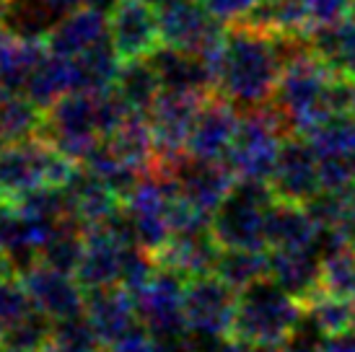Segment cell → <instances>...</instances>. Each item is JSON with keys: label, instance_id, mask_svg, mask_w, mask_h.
<instances>
[{"label": "cell", "instance_id": "obj_51", "mask_svg": "<svg viewBox=\"0 0 355 352\" xmlns=\"http://www.w3.org/2000/svg\"><path fill=\"white\" fill-rule=\"evenodd\" d=\"M42 352H68V350H62V347H58V344H52V342H50Z\"/></svg>", "mask_w": 355, "mask_h": 352}, {"label": "cell", "instance_id": "obj_31", "mask_svg": "<svg viewBox=\"0 0 355 352\" xmlns=\"http://www.w3.org/2000/svg\"><path fill=\"white\" fill-rule=\"evenodd\" d=\"M70 91H73V83H70L68 58L47 52V58L31 73L29 83L24 88V96H29L40 109H50L58 98H62Z\"/></svg>", "mask_w": 355, "mask_h": 352}, {"label": "cell", "instance_id": "obj_1", "mask_svg": "<svg viewBox=\"0 0 355 352\" xmlns=\"http://www.w3.org/2000/svg\"><path fill=\"white\" fill-rule=\"evenodd\" d=\"M283 68L275 34L234 24L216 58V91L241 112L265 107L275 96Z\"/></svg>", "mask_w": 355, "mask_h": 352}, {"label": "cell", "instance_id": "obj_25", "mask_svg": "<svg viewBox=\"0 0 355 352\" xmlns=\"http://www.w3.org/2000/svg\"><path fill=\"white\" fill-rule=\"evenodd\" d=\"M114 91L125 98L132 114H148L150 107L164 91V83L158 78L150 58L122 60L114 78Z\"/></svg>", "mask_w": 355, "mask_h": 352}, {"label": "cell", "instance_id": "obj_42", "mask_svg": "<svg viewBox=\"0 0 355 352\" xmlns=\"http://www.w3.org/2000/svg\"><path fill=\"white\" fill-rule=\"evenodd\" d=\"M353 13V0H306V16H309V29L335 24Z\"/></svg>", "mask_w": 355, "mask_h": 352}, {"label": "cell", "instance_id": "obj_19", "mask_svg": "<svg viewBox=\"0 0 355 352\" xmlns=\"http://www.w3.org/2000/svg\"><path fill=\"white\" fill-rule=\"evenodd\" d=\"M65 192H68L70 215L76 218L78 223L86 225V228L104 225L107 220L117 215L122 205H125V200L117 192H112L99 176L91 174L83 164H78L76 174L70 176V182L65 184Z\"/></svg>", "mask_w": 355, "mask_h": 352}, {"label": "cell", "instance_id": "obj_26", "mask_svg": "<svg viewBox=\"0 0 355 352\" xmlns=\"http://www.w3.org/2000/svg\"><path fill=\"white\" fill-rule=\"evenodd\" d=\"M104 143L114 156H119L125 164L140 168V171H150L158 161L156 137H153L148 114H130Z\"/></svg>", "mask_w": 355, "mask_h": 352}, {"label": "cell", "instance_id": "obj_46", "mask_svg": "<svg viewBox=\"0 0 355 352\" xmlns=\"http://www.w3.org/2000/svg\"><path fill=\"white\" fill-rule=\"evenodd\" d=\"M10 220V205L0 200V241H3V234H6V225Z\"/></svg>", "mask_w": 355, "mask_h": 352}, {"label": "cell", "instance_id": "obj_27", "mask_svg": "<svg viewBox=\"0 0 355 352\" xmlns=\"http://www.w3.org/2000/svg\"><path fill=\"white\" fill-rule=\"evenodd\" d=\"M119 62L122 60H119L117 49L112 44V37L104 39L101 44H96V47L76 55V58H68L73 91H104V88H112L114 78H117Z\"/></svg>", "mask_w": 355, "mask_h": 352}, {"label": "cell", "instance_id": "obj_33", "mask_svg": "<svg viewBox=\"0 0 355 352\" xmlns=\"http://www.w3.org/2000/svg\"><path fill=\"white\" fill-rule=\"evenodd\" d=\"M314 150L322 156H353L355 153V112L332 114L306 132Z\"/></svg>", "mask_w": 355, "mask_h": 352}, {"label": "cell", "instance_id": "obj_17", "mask_svg": "<svg viewBox=\"0 0 355 352\" xmlns=\"http://www.w3.org/2000/svg\"><path fill=\"white\" fill-rule=\"evenodd\" d=\"M83 313H86V319L94 326V332H96V337L101 340L104 347L114 344L125 334H130L132 329L140 326L135 301H132L128 288H122V285L86 290Z\"/></svg>", "mask_w": 355, "mask_h": 352}, {"label": "cell", "instance_id": "obj_21", "mask_svg": "<svg viewBox=\"0 0 355 352\" xmlns=\"http://www.w3.org/2000/svg\"><path fill=\"white\" fill-rule=\"evenodd\" d=\"M322 225L298 202L275 200L267 213V249H316Z\"/></svg>", "mask_w": 355, "mask_h": 352}, {"label": "cell", "instance_id": "obj_16", "mask_svg": "<svg viewBox=\"0 0 355 352\" xmlns=\"http://www.w3.org/2000/svg\"><path fill=\"white\" fill-rule=\"evenodd\" d=\"M148 58L164 83V91H184V94H200V96L216 94V68L198 52L161 44Z\"/></svg>", "mask_w": 355, "mask_h": 352}, {"label": "cell", "instance_id": "obj_7", "mask_svg": "<svg viewBox=\"0 0 355 352\" xmlns=\"http://www.w3.org/2000/svg\"><path fill=\"white\" fill-rule=\"evenodd\" d=\"M187 280L182 272L158 264L146 285L132 290L135 311L140 324L150 332V337H171L187 332L184 322V290Z\"/></svg>", "mask_w": 355, "mask_h": 352}, {"label": "cell", "instance_id": "obj_15", "mask_svg": "<svg viewBox=\"0 0 355 352\" xmlns=\"http://www.w3.org/2000/svg\"><path fill=\"white\" fill-rule=\"evenodd\" d=\"M130 246L132 244H125L119 236L109 231L107 225L86 228V252H83L78 270H76L78 283L86 290L119 285Z\"/></svg>", "mask_w": 355, "mask_h": 352}, {"label": "cell", "instance_id": "obj_45", "mask_svg": "<svg viewBox=\"0 0 355 352\" xmlns=\"http://www.w3.org/2000/svg\"><path fill=\"white\" fill-rule=\"evenodd\" d=\"M119 3H122V0H83V6H86V8L96 10V13H104L107 19L119 8Z\"/></svg>", "mask_w": 355, "mask_h": 352}, {"label": "cell", "instance_id": "obj_11", "mask_svg": "<svg viewBox=\"0 0 355 352\" xmlns=\"http://www.w3.org/2000/svg\"><path fill=\"white\" fill-rule=\"evenodd\" d=\"M205 98L207 96L184 94V91H161V96L148 112V122L156 137L158 161H171L187 153L189 135H192L195 119Z\"/></svg>", "mask_w": 355, "mask_h": 352}, {"label": "cell", "instance_id": "obj_38", "mask_svg": "<svg viewBox=\"0 0 355 352\" xmlns=\"http://www.w3.org/2000/svg\"><path fill=\"white\" fill-rule=\"evenodd\" d=\"M29 311H34L26 288L19 274H3L0 277V334L19 324Z\"/></svg>", "mask_w": 355, "mask_h": 352}, {"label": "cell", "instance_id": "obj_8", "mask_svg": "<svg viewBox=\"0 0 355 352\" xmlns=\"http://www.w3.org/2000/svg\"><path fill=\"white\" fill-rule=\"evenodd\" d=\"M158 19L164 44L198 52L216 68V58L226 42L228 29L216 16H210L200 0H174L171 6L158 10Z\"/></svg>", "mask_w": 355, "mask_h": 352}, {"label": "cell", "instance_id": "obj_40", "mask_svg": "<svg viewBox=\"0 0 355 352\" xmlns=\"http://www.w3.org/2000/svg\"><path fill=\"white\" fill-rule=\"evenodd\" d=\"M283 352H327V334L319 329V324L309 316V311L304 313L301 324L296 326V332L291 334L283 347Z\"/></svg>", "mask_w": 355, "mask_h": 352}, {"label": "cell", "instance_id": "obj_18", "mask_svg": "<svg viewBox=\"0 0 355 352\" xmlns=\"http://www.w3.org/2000/svg\"><path fill=\"white\" fill-rule=\"evenodd\" d=\"M322 267H324V259L314 246L311 249H270V277L283 285L304 306L324 290Z\"/></svg>", "mask_w": 355, "mask_h": 352}, {"label": "cell", "instance_id": "obj_2", "mask_svg": "<svg viewBox=\"0 0 355 352\" xmlns=\"http://www.w3.org/2000/svg\"><path fill=\"white\" fill-rule=\"evenodd\" d=\"M304 313L306 306L267 274L239 290L231 334L252 342L283 347L291 340V334L296 332Z\"/></svg>", "mask_w": 355, "mask_h": 352}, {"label": "cell", "instance_id": "obj_5", "mask_svg": "<svg viewBox=\"0 0 355 352\" xmlns=\"http://www.w3.org/2000/svg\"><path fill=\"white\" fill-rule=\"evenodd\" d=\"M288 135H296V132L272 104L241 112L236 137L226 156L228 166L236 171V176L270 182L277 150Z\"/></svg>", "mask_w": 355, "mask_h": 352}, {"label": "cell", "instance_id": "obj_13", "mask_svg": "<svg viewBox=\"0 0 355 352\" xmlns=\"http://www.w3.org/2000/svg\"><path fill=\"white\" fill-rule=\"evenodd\" d=\"M109 37L119 60L148 58L164 44L158 10L143 0H122L109 16Z\"/></svg>", "mask_w": 355, "mask_h": 352}, {"label": "cell", "instance_id": "obj_35", "mask_svg": "<svg viewBox=\"0 0 355 352\" xmlns=\"http://www.w3.org/2000/svg\"><path fill=\"white\" fill-rule=\"evenodd\" d=\"M52 319L44 316L40 308L29 311L19 324H13L10 329L0 334V344H10V347H21V350L42 352L52 340Z\"/></svg>", "mask_w": 355, "mask_h": 352}, {"label": "cell", "instance_id": "obj_3", "mask_svg": "<svg viewBox=\"0 0 355 352\" xmlns=\"http://www.w3.org/2000/svg\"><path fill=\"white\" fill-rule=\"evenodd\" d=\"M275 200L270 182L239 176L210 215L216 241L223 249H267V213Z\"/></svg>", "mask_w": 355, "mask_h": 352}, {"label": "cell", "instance_id": "obj_47", "mask_svg": "<svg viewBox=\"0 0 355 352\" xmlns=\"http://www.w3.org/2000/svg\"><path fill=\"white\" fill-rule=\"evenodd\" d=\"M143 3H148V6H153L156 10H161V8H166V6H171L174 0H143Z\"/></svg>", "mask_w": 355, "mask_h": 352}, {"label": "cell", "instance_id": "obj_14", "mask_svg": "<svg viewBox=\"0 0 355 352\" xmlns=\"http://www.w3.org/2000/svg\"><path fill=\"white\" fill-rule=\"evenodd\" d=\"M241 119V109L234 107L226 96L210 94L200 107V114L195 119V127L189 135L187 153L198 158H218L226 161L228 148L234 143Z\"/></svg>", "mask_w": 355, "mask_h": 352}, {"label": "cell", "instance_id": "obj_50", "mask_svg": "<svg viewBox=\"0 0 355 352\" xmlns=\"http://www.w3.org/2000/svg\"><path fill=\"white\" fill-rule=\"evenodd\" d=\"M0 352H31V350H21V347H10V344H0Z\"/></svg>", "mask_w": 355, "mask_h": 352}, {"label": "cell", "instance_id": "obj_24", "mask_svg": "<svg viewBox=\"0 0 355 352\" xmlns=\"http://www.w3.org/2000/svg\"><path fill=\"white\" fill-rule=\"evenodd\" d=\"M306 34H309L314 55L324 65H329L335 73L355 78V13L335 21V24L314 26Z\"/></svg>", "mask_w": 355, "mask_h": 352}, {"label": "cell", "instance_id": "obj_30", "mask_svg": "<svg viewBox=\"0 0 355 352\" xmlns=\"http://www.w3.org/2000/svg\"><path fill=\"white\" fill-rule=\"evenodd\" d=\"M83 252H86V225L78 223L73 215H65L60 218L52 234L47 236L42 249V262L76 274Z\"/></svg>", "mask_w": 355, "mask_h": 352}, {"label": "cell", "instance_id": "obj_36", "mask_svg": "<svg viewBox=\"0 0 355 352\" xmlns=\"http://www.w3.org/2000/svg\"><path fill=\"white\" fill-rule=\"evenodd\" d=\"M322 288L327 293L350 298L355 303V246L347 244L324 256L322 267Z\"/></svg>", "mask_w": 355, "mask_h": 352}, {"label": "cell", "instance_id": "obj_34", "mask_svg": "<svg viewBox=\"0 0 355 352\" xmlns=\"http://www.w3.org/2000/svg\"><path fill=\"white\" fill-rule=\"evenodd\" d=\"M306 311H309V316L319 324V329H322L327 337L343 334L355 326V303L350 298H343V295L322 290L316 298H311V301L306 303Z\"/></svg>", "mask_w": 355, "mask_h": 352}, {"label": "cell", "instance_id": "obj_23", "mask_svg": "<svg viewBox=\"0 0 355 352\" xmlns=\"http://www.w3.org/2000/svg\"><path fill=\"white\" fill-rule=\"evenodd\" d=\"M83 6V0H13L3 26L29 39H44L68 13Z\"/></svg>", "mask_w": 355, "mask_h": 352}, {"label": "cell", "instance_id": "obj_49", "mask_svg": "<svg viewBox=\"0 0 355 352\" xmlns=\"http://www.w3.org/2000/svg\"><path fill=\"white\" fill-rule=\"evenodd\" d=\"M3 274H10V270H8V262H6V254L0 252V277Z\"/></svg>", "mask_w": 355, "mask_h": 352}, {"label": "cell", "instance_id": "obj_43", "mask_svg": "<svg viewBox=\"0 0 355 352\" xmlns=\"http://www.w3.org/2000/svg\"><path fill=\"white\" fill-rule=\"evenodd\" d=\"M104 352H156V340H153L148 329L140 324L138 329H132V332L125 334V337L117 340L114 344L104 347Z\"/></svg>", "mask_w": 355, "mask_h": 352}, {"label": "cell", "instance_id": "obj_28", "mask_svg": "<svg viewBox=\"0 0 355 352\" xmlns=\"http://www.w3.org/2000/svg\"><path fill=\"white\" fill-rule=\"evenodd\" d=\"M44 109H40L29 96L0 91V148L40 137Z\"/></svg>", "mask_w": 355, "mask_h": 352}, {"label": "cell", "instance_id": "obj_12", "mask_svg": "<svg viewBox=\"0 0 355 352\" xmlns=\"http://www.w3.org/2000/svg\"><path fill=\"white\" fill-rule=\"evenodd\" d=\"M34 308H40L52 322L78 316L86 306V288L78 283L73 272L58 270L47 262H37L24 274H19Z\"/></svg>", "mask_w": 355, "mask_h": 352}, {"label": "cell", "instance_id": "obj_39", "mask_svg": "<svg viewBox=\"0 0 355 352\" xmlns=\"http://www.w3.org/2000/svg\"><path fill=\"white\" fill-rule=\"evenodd\" d=\"M192 337V344H195V352H283L275 344H262V342H252V340H241V337Z\"/></svg>", "mask_w": 355, "mask_h": 352}, {"label": "cell", "instance_id": "obj_4", "mask_svg": "<svg viewBox=\"0 0 355 352\" xmlns=\"http://www.w3.org/2000/svg\"><path fill=\"white\" fill-rule=\"evenodd\" d=\"M78 164L62 156L44 137L21 140L0 148V200L13 205L44 184L65 186Z\"/></svg>", "mask_w": 355, "mask_h": 352}, {"label": "cell", "instance_id": "obj_41", "mask_svg": "<svg viewBox=\"0 0 355 352\" xmlns=\"http://www.w3.org/2000/svg\"><path fill=\"white\" fill-rule=\"evenodd\" d=\"M210 16H216L220 24L234 26V24H244V21L254 13V8L262 0H200Z\"/></svg>", "mask_w": 355, "mask_h": 352}, {"label": "cell", "instance_id": "obj_6", "mask_svg": "<svg viewBox=\"0 0 355 352\" xmlns=\"http://www.w3.org/2000/svg\"><path fill=\"white\" fill-rule=\"evenodd\" d=\"M153 166L166 168L171 182L177 186V195L182 202H187L192 210L202 215H213L218 205L226 200L231 186L239 176L228 166V161L218 158H198L182 153L171 161H156Z\"/></svg>", "mask_w": 355, "mask_h": 352}, {"label": "cell", "instance_id": "obj_44", "mask_svg": "<svg viewBox=\"0 0 355 352\" xmlns=\"http://www.w3.org/2000/svg\"><path fill=\"white\" fill-rule=\"evenodd\" d=\"M327 352H355V326L343 334L327 337Z\"/></svg>", "mask_w": 355, "mask_h": 352}, {"label": "cell", "instance_id": "obj_10", "mask_svg": "<svg viewBox=\"0 0 355 352\" xmlns=\"http://www.w3.org/2000/svg\"><path fill=\"white\" fill-rule=\"evenodd\" d=\"M270 186L277 200L309 205L324 186L319 171V153L306 135H288L277 150L275 166L270 174Z\"/></svg>", "mask_w": 355, "mask_h": 352}, {"label": "cell", "instance_id": "obj_52", "mask_svg": "<svg viewBox=\"0 0 355 352\" xmlns=\"http://www.w3.org/2000/svg\"><path fill=\"white\" fill-rule=\"evenodd\" d=\"M353 13H355V0H353Z\"/></svg>", "mask_w": 355, "mask_h": 352}, {"label": "cell", "instance_id": "obj_29", "mask_svg": "<svg viewBox=\"0 0 355 352\" xmlns=\"http://www.w3.org/2000/svg\"><path fill=\"white\" fill-rule=\"evenodd\" d=\"M213 272L234 290H244L270 274V249H220Z\"/></svg>", "mask_w": 355, "mask_h": 352}, {"label": "cell", "instance_id": "obj_20", "mask_svg": "<svg viewBox=\"0 0 355 352\" xmlns=\"http://www.w3.org/2000/svg\"><path fill=\"white\" fill-rule=\"evenodd\" d=\"M47 42L21 37L0 24V91L24 94L31 73L47 58Z\"/></svg>", "mask_w": 355, "mask_h": 352}, {"label": "cell", "instance_id": "obj_37", "mask_svg": "<svg viewBox=\"0 0 355 352\" xmlns=\"http://www.w3.org/2000/svg\"><path fill=\"white\" fill-rule=\"evenodd\" d=\"M52 344H58L68 352H104V344L96 337L94 326L89 324L86 313L68 316L52 324Z\"/></svg>", "mask_w": 355, "mask_h": 352}, {"label": "cell", "instance_id": "obj_32", "mask_svg": "<svg viewBox=\"0 0 355 352\" xmlns=\"http://www.w3.org/2000/svg\"><path fill=\"white\" fill-rule=\"evenodd\" d=\"M244 24L267 34H304L309 31L306 0H262Z\"/></svg>", "mask_w": 355, "mask_h": 352}, {"label": "cell", "instance_id": "obj_48", "mask_svg": "<svg viewBox=\"0 0 355 352\" xmlns=\"http://www.w3.org/2000/svg\"><path fill=\"white\" fill-rule=\"evenodd\" d=\"M10 3H13V0H0V24H3V19H6V13H8V8H10Z\"/></svg>", "mask_w": 355, "mask_h": 352}, {"label": "cell", "instance_id": "obj_22", "mask_svg": "<svg viewBox=\"0 0 355 352\" xmlns=\"http://www.w3.org/2000/svg\"><path fill=\"white\" fill-rule=\"evenodd\" d=\"M104 39H109V19L104 13L86 8V6L68 13L44 37L50 52H55L60 58H76L80 52L101 44Z\"/></svg>", "mask_w": 355, "mask_h": 352}, {"label": "cell", "instance_id": "obj_9", "mask_svg": "<svg viewBox=\"0 0 355 352\" xmlns=\"http://www.w3.org/2000/svg\"><path fill=\"white\" fill-rule=\"evenodd\" d=\"M239 290L216 272L195 274L184 290V322L195 337H228L234 329Z\"/></svg>", "mask_w": 355, "mask_h": 352}]
</instances>
